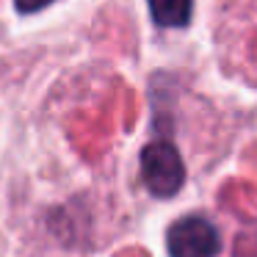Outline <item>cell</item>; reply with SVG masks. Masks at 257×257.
<instances>
[{
  "instance_id": "cell-1",
  "label": "cell",
  "mask_w": 257,
  "mask_h": 257,
  "mask_svg": "<svg viewBox=\"0 0 257 257\" xmlns=\"http://www.w3.org/2000/svg\"><path fill=\"white\" fill-rule=\"evenodd\" d=\"M141 180L152 196L169 199L185 183V166L177 147L169 141H152L141 150Z\"/></svg>"
},
{
  "instance_id": "cell-2",
  "label": "cell",
  "mask_w": 257,
  "mask_h": 257,
  "mask_svg": "<svg viewBox=\"0 0 257 257\" xmlns=\"http://www.w3.org/2000/svg\"><path fill=\"white\" fill-rule=\"evenodd\" d=\"M166 249L172 257H216L221 249L218 229L202 216H185L169 227Z\"/></svg>"
},
{
  "instance_id": "cell-3",
  "label": "cell",
  "mask_w": 257,
  "mask_h": 257,
  "mask_svg": "<svg viewBox=\"0 0 257 257\" xmlns=\"http://www.w3.org/2000/svg\"><path fill=\"white\" fill-rule=\"evenodd\" d=\"M150 3L152 20L163 28H183L191 23L194 0H147Z\"/></svg>"
},
{
  "instance_id": "cell-4",
  "label": "cell",
  "mask_w": 257,
  "mask_h": 257,
  "mask_svg": "<svg viewBox=\"0 0 257 257\" xmlns=\"http://www.w3.org/2000/svg\"><path fill=\"white\" fill-rule=\"evenodd\" d=\"M14 3H17V9L23 14H34V12H39V9L50 6L53 0H14Z\"/></svg>"
}]
</instances>
